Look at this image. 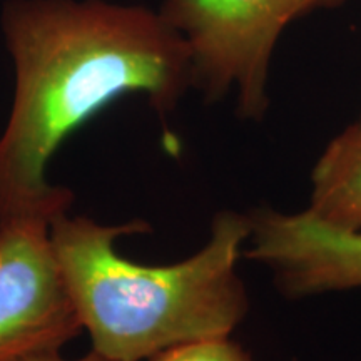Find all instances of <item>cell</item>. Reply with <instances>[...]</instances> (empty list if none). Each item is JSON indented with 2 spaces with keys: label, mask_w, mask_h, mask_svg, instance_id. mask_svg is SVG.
<instances>
[{
  "label": "cell",
  "mask_w": 361,
  "mask_h": 361,
  "mask_svg": "<svg viewBox=\"0 0 361 361\" xmlns=\"http://www.w3.org/2000/svg\"><path fill=\"white\" fill-rule=\"evenodd\" d=\"M149 361H255L229 336L189 341L162 351Z\"/></svg>",
  "instance_id": "obj_7"
},
{
  "label": "cell",
  "mask_w": 361,
  "mask_h": 361,
  "mask_svg": "<svg viewBox=\"0 0 361 361\" xmlns=\"http://www.w3.org/2000/svg\"><path fill=\"white\" fill-rule=\"evenodd\" d=\"M52 221H0V361L61 351L84 331L51 239Z\"/></svg>",
  "instance_id": "obj_4"
},
{
  "label": "cell",
  "mask_w": 361,
  "mask_h": 361,
  "mask_svg": "<svg viewBox=\"0 0 361 361\" xmlns=\"http://www.w3.org/2000/svg\"><path fill=\"white\" fill-rule=\"evenodd\" d=\"M338 0H308V12L313 8L324 7V6H335Z\"/></svg>",
  "instance_id": "obj_9"
},
{
  "label": "cell",
  "mask_w": 361,
  "mask_h": 361,
  "mask_svg": "<svg viewBox=\"0 0 361 361\" xmlns=\"http://www.w3.org/2000/svg\"><path fill=\"white\" fill-rule=\"evenodd\" d=\"M0 25L16 71L0 134V221H54L72 202L45 176L59 146L129 94L173 112L192 87L191 54L161 12L106 0H8Z\"/></svg>",
  "instance_id": "obj_1"
},
{
  "label": "cell",
  "mask_w": 361,
  "mask_h": 361,
  "mask_svg": "<svg viewBox=\"0 0 361 361\" xmlns=\"http://www.w3.org/2000/svg\"><path fill=\"white\" fill-rule=\"evenodd\" d=\"M245 256L273 271L284 295L303 298L361 288V229L345 231L308 211L258 207Z\"/></svg>",
  "instance_id": "obj_5"
},
{
  "label": "cell",
  "mask_w": 361,
  "mask_h": 361,
  "mask_svg": "<svg viewBox=\"0 0 361 361\" xmlns=\"http://www.w3.org/2000/svg\"><path fill=\"white\" fill-rule=\"evenodd\" d=\"M134 221L102 226L61 214L51 239L92 351L107 361H144L189 341L229 336L247 313L236 266L251 233L250 214L221 211L196 255L168 266L129 261L116 251Z\"/></svg>",
  "instance_id": "obj_2"
},
{
  "label": "cell",
  "mask_w": 361,
  "mask_h": 361,
  "mask_svg": "<svg viewBox=\"0 0 361 361\" xmlns=\"http://www.w3.org/2000/svg\"><path fill=\"white\" fill-rule=\"evenodd\" d=\"M159 12L186 40L192 87L209 101L233 92L238 114L261 121L274 49L308 0H162Z\"/></svg>",
  "instance_id": "obj_3"
},
{
  "label": "cell",
  "mask_w": 361,
  "mask_h": 361,
  "mask_svg": "<svg viewBox=\"0 0 361 361\" xmlns=\"http://www.w3.org/2000/svg\"><path fill=\"white\" fill-rule=\"evenodd\" d=\"M25 361H107L106 358H102L101 355H97L96 351L90 350L89 355L82 356V358L79 360H66L64 356L61 355V351H54V353H45V355H39V356H34V358H29Z\"/></svg>",
  "instance_id": "obj_8"
},
{
  "label": "cell",
  "mask_w": 361,
  "mask_h": 361,
  "mask_svg": "<svg viewBox=\"0 0 361 361\" xmlns=\"http://www.w3.org/2000/svg\"><path fill=\"white\" fill-rule=\"evenodd\" d=\"M308 213L345 231L361 229V121L333 137L311 173Z\"/></svg>",
  "instance_id": "obj_6"
},
{
  "label": "cell",
  "mask_w": 361,
  "mask_h": 361,
  "mask_svg": "<svg viewBox=\"0 0 361 361\" xmlns=\"http://www.w3.org/2000/svg\"><path fill=\"white\" fill-rule=\"evenodd\" d=\"M360 121H361V116H360Z\"/></svg>",
  "instance_id": "obj_10"
}]
</instances>
